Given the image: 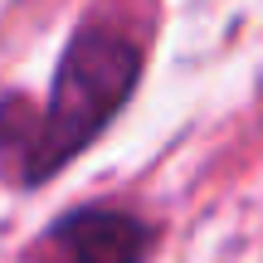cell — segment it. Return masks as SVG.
I'll list each match as a JSON object with an SVG mask.
<instances>
[{
  "label": "cell",
  "instance_id": "6da1fadb",
  "mask_svg": "<svg viewBox=\"0 0 263 263\" xmlns=\"http://www.w3.org/2000/svg\"><path fill=\"white\" fill-rule=\"evenodd\" d=\"M137 73H141V44L137 39L117 25L88 20L68 39L64 59H59L54 93H49L44 112L29 127H20L15 146L0 151V156L15 161L25 185L54 176L64 161H73L98 132L122 112V103L137 88Z\"/></svg>",
  "mask_w": 263,
  "mask_h": 263
},
{
  "label": "cell",
  "instance_id": "7a4b0ae2",
  "mask_svg": "<svg viewBox=\"0 0 263 263\" xmlns=\"http://www.w3.org/2000/svg\"><path fill=\"white\" fill-rule=\"evenodd\" d=\"M49 249L59 263H146L151 229L132 210H73L49 229Z\"/></svg>",
  "mask_w": 263,
  "mask_h": 263
}]
</instances>
